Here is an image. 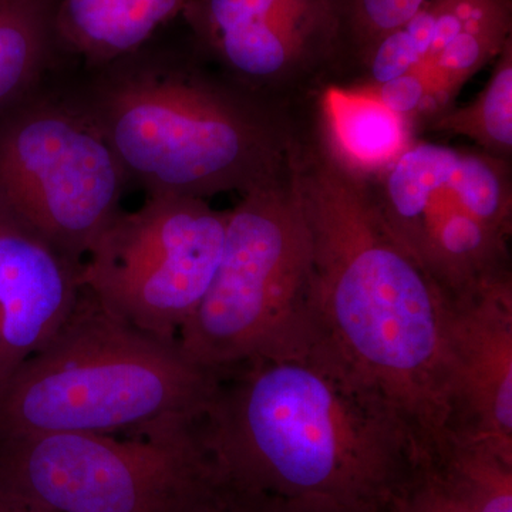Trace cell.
<instances>
[{
	"instance_id": "6da1fadb",
	"label": "cell",
	"mask_w": 512,
	"mask_h": 512,
	"mask_svg": "<svg viewBox=\"0 0 512 512\" xmlns=\"http://www.w3.org/2000/svg\"><path fill=\"white\" fill-rule=\"evenodd\" d=\"M198 433L229 483L360 512L389 511L423 453L315 315L218 373Z\"/></svg>"
},
{
	"instance_id": "7a4b0ae2",
	"label": "cell",
	"mask_w": 512,
	"mask_h": 512,
	"mask_svg": "<svg viewBox=\"0 0 512 512\" xmlns=\"http://www.w3.org/2000/svg\"><path fill=\"white\" fill-rule=\"evenodd\" d=\"M292 174L312 232L320 329L433 450L451 424L447 296L384 220L369 180L322 144L298 146Z\"/></svg>"
},
{
	"instance_id": "3957f363",
	"label": "cell",
	"mask_w": 512,
	"mask_h": 512,
	"mask_svg": "<svg viewBox=\"0 0 512 512\" xmlns=\"http://www.w3.org/2000/svg\"><path fill=\"white\" fill-rule=\"evenodd\" d=\"M103 67L82 106L147 195L245 194L291 165L298 143L245 87L144 47Z\"/></svg>"
},
{
	"instance_id": "277c9868",
	"label": "cell",
	"mask_w": 512,
	"mask_h": 512,
	"mask_svg": "<svg viewBox=\"0 0 512 512\" xmlns=\"http://www.w3.org/2000/svg\"><path fill=\"white\" fill-rule=\"evenodd\" d=\"M217 379L84 289L55 338L0 386V440L119 434L200 416Z\"/></svg>"
},
{
	"instance_id": "5b68a950",
	"label": "cell",
	"mask_w": 512,
	"mask_h": 512,
	"mask_svg": "<svg viewBox=\"0 0 512 512\" xmlns=\"http://www.w3.org/2000/svg\"><path fill=\"white\" fill-rule=\"evenodd\" d=\"M312 286V232L291 161L229 211L220 268L178 348L220 373L311 318Z\"/></svg>"
},
{
	"instance_id": "8992f818",
	"label": "cell",
	"mask_w": 512,
	"mask_h": 512,
	"mask_svg": "<svg viewBox=\"0 0 512 512\" xmlns=\"http://www.w3.org/2000/svg\"><path fill=\"white\" fill-rule=\"evenodd\" d=\"M377 178L384 220L448 301L510 278L512 194L503 158L414 141Z\"/></svg>"
},
{
	"instance_id": "52a82bcc",
	"label": "cell",
	"mask_w": 512,
	"mask_h": 512,
	"mask_svg": "<svg viewBox=\"0 0 512 512\" xmlns=\"http://www.w3.org/2000/svg\"><path fill=\"white\" fill-rule=\"evenodd\" d=\"M197 420L0 440V491L49 512H171L207 468Z\"/></svg>"
},
{
	"instance_id": "ba28073f",
	"label": "cell",
	"mask_w": 512,
	"mask_h": 512,
	"mask_svg": "<svg viewBox=\"0 0 512 512\" xmlns=\"http://www.w3.org/2000/svg\"><path fill=\"white\" fill-rule=\"evenodd\" d=\"M128 181L82 104L20 99L0 109V200L83 265Z\"/></svg>"
},
{
	"instance_id": "9c48e42d",
	"label": "cell",
	"mask_w": 512,
	"mask_h": 512,
	"mask_svg": "<svg viewBox=\"0 0 512 512\" xmlns=\"http://www.w3.org/2000/svg\"><path fill=\"white\" fill-rule=\"evenodd\" d=\"M228 217L204 198L147 195L97 239L83 288L111 315L178 345L220 268Z\"/></svg>"
},
{
	"instance_id": "30bf717a",
	"label": "cell",
	"mask_w": 512,
	"mask_h": 512,
	"mask_svg": "<svg viewBox=\"0 0 512 512\" xmlns=\"http://www.w3.org/2000/svg\"><path fill=\"white\" fill-rule=\"evenodd\" d=\"M183 15L252 93L288 86L335 60L329 0H190Z\"/></svg>"
},
{
	"instance_id": "8fae6325",
	"label": "cell",
	"mask_w": 512,
	"mask_h": 512,
	"mask_svg": "<svg viewBox=\"0 0 512 512\" xmlns=\"http://www.w3.org/2000/svg\"><path fill=\"white\" fill-rule=\"evenodd\" d=\"M450 433L512 453V276L448 301Z\"/></svg>"
},
{
	"instance_id": "7c38bea8",
	"label": "cell",
	"mask_w": 512,
	"mask_h": 512,
	"mask_svg": "<svg viewBox=\"0 0 512 512\" xmlns=\"http://www.w3.org/2000/svg\"><path fill=\"white\" fill-rule=\"evenodd\" d=\"M82 266L0 200V386L72 316Z\"/></svg>"
},
{
	"instance_id": "4fadbf2b",
	"label": "cell",
	"mask_w": 512,
	"mask_h": 512,
	"mask_svg": "<svg viewBox=\"0 0 512 512\" xmlns=\"http://www.w3.org/2000/svg\"><path fill=\"white\" fill-rule=\"evenodd\" d=\"M429 52L413 72L429 92L431 113L446 110L460 87L497 59L511 40V0H430Z\"/></svg>"
},
{
	"instance_id": "5bb4252c",
	"label": "cell",
	"mask_w": 512,
	"mask_h": 512,
	"mask_svg": "<svg viewBox=\"0 0 512 512\" xmlns=\"http://www.w3.org/2000/svg\"><path fill=\"white\" fill-rule=\"evenodd\" d=\"M319 107L320 144L366 180L382 175L414 143L409 119L387 109L370 87H326Z\"/></svg>"
},
{
	"instance_id": "9a60e30c",
	"label": "cell",
	"mask_w": 512,
	"mask_h": 512,
	"mask_svg": "<svg viewBox=\"0 0 512 512\" xmlns=\"http://www.w3.org/2000/svg\"><path fill=\"white\" fill-rule=\"evenodd\" d=\"M190 0H62L55 28L92 63L109 64L146 46L165 23L183 15Z\"/></svg>"
},
{
	"instance_id": "2e32d148",
	"label": "cell",
	"mask_w": 512,
	"mask_h": 512,
	"mask_svg": "<svg viewBox=\"0 0 512 512\" xmlns=\"http://www.w3.org/2000/svg\"><path fill=\"white\" fill-rule=\"evenodd\" d=\"M53 0H10L0 13V109L29 92L56 32Z\"/></svg>"
},
{
	"instance_id": "e0dca14e",
	"label": "cell",
	"mask_w": 512,
	"mask_h": 512,
	"mask_svg": "<svg viewBox=\"0 0 512 512\" xmlns=\"http://www.w3.org/2000/svg\"><path fill=\"white\" fill-rule=\"evenodd\" d=\"M427 454L456 485L471 512H512V453L450 433Z\"/></svg>"
},
{
	"instance_id": "ac0fdd59",
	"label": "cell",
	"mask_w": 512,
	"mask_h": 512,
	"mask_svg": "<svg viewBox=\"0 0 512 512\" xmlns=\"http://www.w3.org/2000/svg\"><path fill=\"white\" fill-rule=\"evenodd\" d=\"M431 127L471 138L484 153L508 158L512 150V39L497 57L490 80L470 104L440 111Z\"/></svg>"
},
{
	"instance_id": "d6986e66",
	"label": "cell",
	"mask_w": 512,
	"mask_h": 512,
	"mask_svg": "<svg viewBox=\"0 0 512 512\" xmlns=\"http://www.w3.org/2000/svg\"><path fill=\"white\" fill-rule=\"evenodd\" d=\"M429 0H329L336 26V56L367 62L375 47L402 28Z\"/></svg>"
},
{
	"instance_id": "ffe728a7",
	"label": "cell",
	"mask_w": 512,
	"mask_h": 512,
	"mask_svg": "<svg viewBox=\"0 0 512 512\" xmlns=\"http://www.w3.org/2000/svg\"><path fill=\"white\" fill-rule=\"evenodd\" d=\"M171 512H360L330 505L301 503L229 483L214 470L185 495ZM389 512V511H387Z\"/></svg>"
},
{
	"instance_id": "44dd1931",
	"label": "cell",
	"mask_w": 512,
	"mask_h": 512,
	"mask_svg": "<svg viewBox=\"0 0 512 512\" xmlns=\"http://www.w3.org/2000/svg\"><path fill=\"white\" fill-rule=\"evenodd\" d=\"M434 15L430 0L402 28L384 37L365 67L372 86L413 72L423 62L433 39Z\"/></svg>"
},
{
	"instance_id": "7402d4cb",
	"label": "cell",
	"mask_w": 512,
	"mask_h": 512,
	"mask_svg": "<svg viewBox=\"0 0 512 512\" xmlns=\"http://www.w3.org/2000/svg\"><path fill=\"white\" fill-rule=\"evenodd\" d=\"M389 512H471L463 495L439 464L421 454L394 497Z\"/></svg>"
},
{
	"instance_id": "603a6c76",
	"label": "cell",
	"mask_w": 512,
	"mask_h": 512,
	"mask_svg": "<svg viewBox=\"0 0 512 512\" xmlns=\"http://www.w3.org/2000/svg\"><path fill=\"white\" fill-rule=\"evenodd\" d=\"M370 89L387 109L409 120L413 114L426 111L430 107L426 83L416 72L403 74L380 86H370Z\"/></svg>"
},
{
	"instance_id": "cb8c5ba5",
	"label": "cell",
	"mask_w": 512,
	"mask_h": 512,
	"mask_svg": "<svg viewBox=\"0 0 512 512\" xmlns=\"http://www.w3.org/2000/svg\"><path fill=\"white\" fill-rule=\"evenodd\" d=\"M0 512H49L0 491Z\"/></svg>"
}]
</instances>
